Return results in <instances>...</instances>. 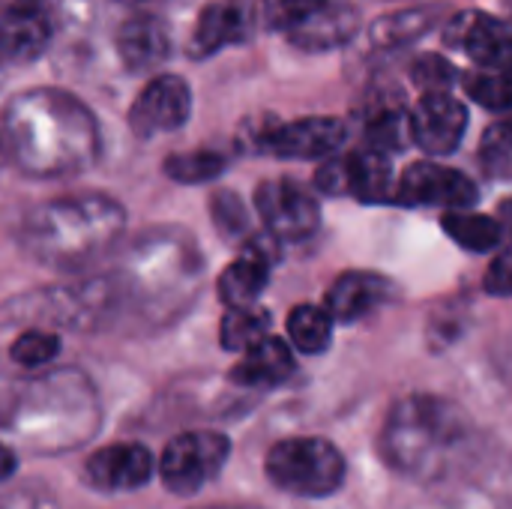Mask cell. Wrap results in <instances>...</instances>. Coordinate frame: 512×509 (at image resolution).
I'll use <instances>...</instances> for the list:
<instances>
[{
    "label": "cell",
    "instance_id": "cell-24",
    "mask_svg": "<svg viewBox=\"0 0 512 509\" xmlns=\"http://www.w3.org/2000/svg\"><path fill=\"white\" fill-rule=\"evenodd\" d=\"M333 324L336 321L327 312V306L303 303V306L291 309V315H288L291 345L303 354H324L330 348V339H333Z\"/></svg>",
    "mask_w": 512,
    "mask_h": 509
},
{
    "label": "cell",
    "instance_id": "cell-4",
    "mask_svg": "<svg viewBox=\"0 0 512 509\" xmlns=\"http://www.w3.org/2000/svg\"><path fill=\"white\" fill-rule=\"evenodd\" d=\"M267 477L282 492L327 498L345 483V459L324 438H288L267 453Z\"/></svg>",
    "mask_w": 512,
    "mask_h": 509
},
{
    "label": "cell",
    "instance_id": "cell-28",
    "mask_svg": "<svg viewBox=\"0 0 512 509\" xmlns=\"http://www.w3.org/2000/svg\"><path fill=\"white\" fill-rule=\"evenodd\" d=\"M210 216H213V225L219 228V234L228 237V240H240L243 234H249L246 204L231 189L213 192V198H210Z\"/></svg>",
    "mask_w": 512,
    "mask_h": 509
},
{
    "label": "cell",
    "instance_id": "cell-27",
    "mask_svg": "<svg viewBox=\"0 0 512 509\" xmlns=\"http://www.w3.org/2000/svg\"><path fill=\"white\" fill-rule=\"evenodd\" d=\"M462 87L477 105H483L489 111H501V114L512 111V72L477 69L462 78Z\"/></svg>",
    "mask_w": 512,
    "mask_h": 509
},
{
    "label": "cell",
    "instance_id": "cell-36",
    "mask_svg": "<svg viewBox=\"0 0 512 509\" xmlns=\"http://www.w3.org/2000/svg\"><path fill=\"white\" fill-rule=\"evenodd\" d=\"M495 126H498L504 135H510L512 138V111H507V114H504V120H501V123H495Z\"/></svg>",
    "mask_w": 512,
    "mask_h": 509
},
{
    "label": "cell",
    "instance_id": "cell-18",
    "mask_svg": "<svg viewBox=\"0 0 512 509\" xmlns=\"http://www.w3.org/2000/svg\"><path fill=\"white\" fill-rule=\"evenodd\" d=\"M114 45H117L120 63L129 72H150L168 57L171 36L156 15L141 12V15H132L120 24Z\"/></svg>",
    "mask_w": 512,
    "mask_h": 509
},
{
    "label": "cell",
    "instance_id": "cell-1",
    "mask_svg": "<svg viewBox=\"0 0 512 509\" xmlns=\"http://www.w3.org/2000/svg\"><path fill=\"white\" fill-rule=\"evenodd\" d=\"M9 150L27 174H81L99 156V126L84 102L63 90H27L6 105Z\"/></svg>",
    "mask_w": 512,
    "mask_h": 509
},
{
    "label": "cell",
    "instance_id": "cell-9",
    "mask_svg": "<svg viewBox=\"0 0 512 509\" xmlns=\"http://www.w3.org/2000/svg\"><path fill=\"white\" fill-rule=\"evenodd\" d=\"M345 135L348 129L339 117H300L261 126L255 144L279 159H327L342 147Z\"/></svg>",
    "mask_w": 512,
    "mask_h": 509
},
{
    "label": "cell",
    "instance_id": "cell-10",
    "mask_svg": "<svg viewBox=\"0 0 512 509\" xmlns=\"http://www.w3.org/2000/svg\"><path fill=\"white\" fill-rule=\"evenodd\" d=\"M411 141L429 156L453 153L468 129V108L450 90H426L408 111Z\"/></svg>",
    "mask_w": 512,
    "mask_h": 509
},
{
    "label": "cell",
    "instance_id": "cell-8",
    "mask_svg": "<svg viewBox=\"0 0 512 509\" xmlns=\"http://www.w3.org/2000/svg\"><path fill=\"white\" fill-rule=\"evenodd\" d=\"M444 45L471 57L480 69L512 72V21L468 9L444 21Z\"/></svg>",
    "mask_w": 512,
    "mask_h": 509
},
{
    "label": "cell",
    "instance_id": "cell-33",
    "mask_svg": "<svg viewBox=\"0 0 512 509\" xmlns=\"http://www.w3.org/2000/svg\"><path fill=\"white\" fill-rule=\"evenodd\" d=\"M486 291L495 297H512V246L492 261L486 273Z\"/></svg>",
    "mask_w": 512,
    "mask_h": 509
},
{
    "label": "cell",
    "instance_id": "cell-19",
    "mask_svg": "<svg viewBox=\"0 0 512 509\" xmlns=\"http://www.w3.org/2000/svg\"><path fill=\"white\" fill-rule=\"evenodd\" d=\"M294 375V354L285 339L264 336L243 351L240 363L231 369V381L240 387H276Z\"/></svg>",
    "mask_w": 512,
    "mask_h": 509
},
{
    "label": "cell",
    "instance_id": "cell-34",
    "mask_svg": "<svg viewBox=\"0 0 512 509\" xmlns=\"http://www.w3.org/2000/svg\"><path fill=\"white\" fill-rule=\"evenodd\" d=\"M12 471H15V456H12V450H9V447H3V444H0V483H3V480H9V477H12Z\"/></svg>",
    "mask_w": 512,
    "mask_h": 509
},
{
    "label": "cell",
    "instance_id": "cell-16",
    "mask_svg": "<svg viewBox=\"0 0 512 509\" xmlns=\"http://www.w3.org/2000/svg\"><path fill=\"white\" fill-rule=\"evenodd\" d=\"M393 282L381 273H369V270H351L342 273L330 291H327V312L333 315V321L339 324H354L366 315H372L375 309H381L390 297H393Z\"/></svg>",
    "mask_w": 512,
    "mask_h": 509
},
{
    "label": "cell",
    "instance_id": "cell-21",
    "mask_svg": "<svg viewBox=\"0 0 512 509\" xmlns=\"http://www.w3.org/2000/svg\"><path fill=\"white\" fill-rule=\"evenodd\" d=\"M444 21L441 6H414V9H399L387 12L369 27V42L375 48H402L426 36L432 27Z\"/></svg>",
    "mask_w": 512,
    "mask_h": 509
},
{
    "label": "cell",
    "instance_id": "cell-25",
    "mask_svg": "<svg viewBox=\"0 0 512 509\" xmlns=\"http://www.w3.org/2000/svg\"><path fill=\"white\" fill-rule=\"evenodd\" d=\"M270 330V312L261 306H231L219 327V342L225 351H246Z\"/></svg>",
    "mask_w": 512,
    "mask_h": 509
},
{
    "label": "cell",
    "instance_id": "cell-29",
    "mask_svg": "<svg viewBox=\"0 0 512 509\" xmlns=\"http://www.w3.org/2000/svg\"><path fill=\"white\" fill-rule=\"evenodd\" d=\"M57 354H60V339L48 330H27L9 348V357L24 369H39L51 363Z\"/></svg>",
    "mask_w": 512,
    "mask_h": 509
},
{
    "label": "cell",
    "instance_id": "cell-6",
    "mask_svg": "<svg viewBox=\"0 0 512 509\" xmlns=\"http://www.w3.org/2000/svg\"><path fill=\"white\" fill-rule=\"evenodd\" d=\"M255 207L264 219L267 234L279 243H300L321 225V207L315 195L297 180H264L255 189Z\"/></svg>",
    "mask_w": 512,
    "mask_h": 509
},
{
    "label": "cell",
    "instance_id": "cell-26",
    "mask_svg": "<svg viewBox=\"0 0 512 509\" xmlns=\"http://www.w3.org/2000/svg\"><path fill=\"white\" fill-rule=\"evenodd\" d=\"M228 159L216 150H189V153H171L162 162V171L186 186H198L207 180H216L225 171Z\"/></svg>",
    "mask_w": 512,
    "mask_h": 509
},
{
    "label": "cell",
    "instance_id": "cell-35",
    "mask_svg": "<svg viewBox=\"0 0 512 509\" xmlns=\"http://www.w3.org/2000/svg\"><path fill=\"white\" fill-rule=\"evenodd\" d=\"M501 222H504V231H512V201L501 207Z\"/></svg>",
    "mask_w": 512,
    "mask_h": 509
},
{
    "label": "cell",
    "instance_id": "cell-11",
    "mask_svg": "<svg viewBox=\"0 0 512 509\" xmlns=\"http://www.w3.org/2000/svg\"><path fill=\"white\" fill-rule=\"evenodd\" d=\"M192 114V90L180 75H156L144 84L129 108V129L135 138L177 132Z\"/></svg>",
    "mask_w": 512,
    "mask_h": 509
},
{
    "label": "cell",
    "instance_id": "cell-13",
    "mask_svg": "<svg viewBox=\"0 0 512 509\" xmlns=\"http://www.w3.org/2000/svg\"><path fill=\"white\" fill-rule=\"evenodd\" d=\"M51 36L54 18L45 0H9L0 6V60H36L48 51Z\"/></svg>",
    "mask_w": 512,
    "mask_h": 509
},
{
    "label": "cell",
    "instance_id": "cell-22",
    "mask_svg": "<svg viewBox=\"0 0 512 509\" xmlns=\"http://www.w3.org/2000/svg\"><path fill=\"white\" fill-rule=\"evenodd\" d=\"M441 228L468 252H492L501 246L504 240V222L486 213H474L471 207H459V210H444Z\"/></svg>",
    "mask_w": 512,
    "mask_h": 509
},
{
    "label": "cell",
    "instance_id": "cell-23",
    "mask_svg": "<svg viewBox=\"0 0 512 509\" xmlns=\"http://www.w3.org/2000/svg\"><path fill=\"white\" fill-rule=\"evenodd\" d=\"M366 144L378 147L384 153L390 150H402L411 141V129H408V111L396 102V99H375L366 111Z\"/></svg>",
    "mask_w": 512,
    "mask_h": 509
},
{
    "label": "cell",
    "instance_id": "cell-2",
    "mask_svg": "<svg viewBox=\"0 0 512 509\" xmlns=\"http://www.w3.org/2000/svg\"><path fill=\"white\" fill-rule=\"evenodd\" d=\"M468 444V414L441 396L396 402L381 432V453L390 468L420 483L441 480L468 453Z\"/></svg>",
    "mask_w": 512,
    "mask_h": 509
},
{
    "label": "cell",
    "instance_id": "cell-20",
    "mask_svg": "<svg viewBox=\"0 0 512 509\" xmlns=\"http://www.w3.org/2000/svg\"><path fill=\"white\" fill-rule=\"evenodd\" d=\"M237 39H243V12L234 3L213 0L198 12L186 51L189 57L204 60L219 54L225 45H234Z\"/></svg>",
    "mask_w": 512,
    "mask_h": 509
},
{
    "label": "cell",
    "instance_id": "cell-31",
    "mask_svg": "<svg viewBox=\"0 0 512 509\" xmlns=\"http://www.w3.org/2000/svg\"><path fill=\"white\" fill-rule=\"evenodd\" d=\"M411 81L426 90H450L459 81V69L444 54H420L411 63Z\"/></svg>",
    "mask_w": 512,
    "mask_h": 509
},
{
    "label": "cell",
    "instance_id": "cell-12",
    "mask_svg": "<svg viewBox=\"0 0 512 509\" xmlns=\"http://www.w3.org/2000/svg\"><path fill=\"white\" fill-rule=\"evenodd\" d=\"M396 198L411 207L459 210L477 204V186L459 168H447L438 162H414L402 171Z\"/></svg>",
    "mask_w": 512,
    "mask_h": 509
},
{
    "label": "cell",
    "instance_id": "cell-32",
    "mask_svg": "<svg viewBox=\"0 0 512 509\" xmlns=\"http://www.w3.org/2000/svg\"><path fill=\"white\" fill-rule=\"evenodd\" d=\"M483 162L489 168V174L498 177H512V138L504 135L498 126H492L483 138Z\"/></svg>",
    "mask_w": 512,
    "mask_h": 509
},
{
    "label": "cell",
    "instance_id": "cell-7",
    "mask_svg": "<svg viewBox=\"0 0 512 509\" xmlns=\"http://www.w3.org/2000/svg\"><path fill=\"white\" fill-rule=\"evenodd\" d=\"M324 195H354L360 201H381L390 189V156L378 147H357L342 156H327L315 174Z\"/></svg>",
    "mask_w": 512,
    "mask_h": 509
},
{
    "label": "cell",
    "instance_id": "cell-37",
    "mask_svg": "<svg viewBox=\"0 0 512 509\" xmlns=\"http://www.w3.org/2000/svg\"><path fill=\"white\" fill-rule=\"evenodd\" d=\"M504 6H507V12L512 15V0H504Z\"/></svg>",
    "mask_w": 512,
    "mask_h": 509
},
{
    "label": "cell",
    "instance_id": "cell-3",
    "mask_svg": "<svg viewBox=\"0 0 512 509\" xmlns=\"http://www.w3.org/2000/svg\"><path fill=\"white\" fill-rule=\"evenodd\" d=\"M126 222V210L108 195H63L33 207L21 219V249L48 267H84L105 255Z\"/></svg>",
    "mask_w": 512,
    "mask_h": 509
},
{
    "label": "cell",
    "instance_id": "cell-17",
    "mask_svg": "<svg viewBox=\"0 0 512 509\" xmlns=\"http://www.w3.org/2000/svg\"><path fill=\"white\" fill-rule=\"evenodd\" d=\"M360 30V12L351 3L327 0L309 18L288 30V42L303 51H330L345 45Z\"/></svg>",
    "mask_w": 512,
    "mask_h": 509
},
{
    "label": "cell",
    "instance_id": "cell-30",
    "mask_svg": "<svg viewBox=\"0 0 512 509\" xmlns=\"http://www.w3.org/2000/svg\"><path fill=\"white\" fill-rule=\"evenodd\" d=\"M324 3L327 0H261V21H264L267 30L288 33L294 24L309 18Z\"/></svg>",
    "mask_w": 512,
    "mask_h": 509
},
{
    "label": "cell",
    "instance_id": "cell-5",
    "mask_svg": "<svg viewBox=\"0 0 512 509\" xmlns=\"http://www.w3.org/2000/svg\"><path fill=\"white\" fill-rule=\"evenodd\" d=\"M228 453L231 444L219 432H183L162 453V483L174 495H192L222 471Z\"/></svg>",
    "mask_w": 512,
    "mask_h": 509
},
{
    "label": "cell",
    "instance_id": "cell-15",
    "mask_svg": "<svg viewBox=\"0 0 512 509\" xmlns=\"http://www.w3.org/2000/svg\"><path fill=\"white\" fill-rule=\"evenodd\" d=\"M87 483L102 492H129L150 480L153 456L141 444H111L87 459Z\"/></svg>",
    "mask_w": 512,
    "mask_h": 509
},
{
    "label": "cell",
    "instance_id": "cell-14",
    "mask_svg": "<svg viewBox=\"0 0 512 509\" xmlns=\"http://www.w3.org/2000/svg\"><path fill=\"white\" fill-rule=\"evenodd\" d=\"M279 240L273 234L267 237H249V243L243 246L240 258L231 261L222 276H219V297L222 303L231 306H252L261 291L270 282V270L279 258Z\"/></svg>",
    "mask_w": 512,
    "mask_h": 509
}]
</instances>
